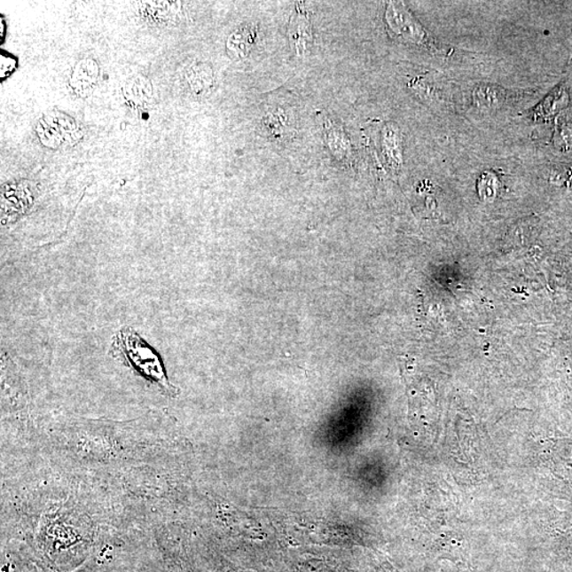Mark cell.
<instances>
[{"instance_id": "4", "label": "cell", "mask_w": 572, "mask_h": 572, "mask_svg": "<svg viewBox=\"0 0 572 572\" xmlns=\"http://www.w3.org/2000/svg\"><path fill=\"white\" fill-rule=\"evenodd\" d=\"M100 68L94 59L86 58L75 64L70 74L69 85L74 94L85 99L95 90L99 81Z\"/></svg>"}, {"instance_id": "12", "label": "cell", "mask_w": 572, "mask_h": 572, "mask_svg": "<svg viewBox=\"0 0 572 572\" xmlns=\"http://www.w3.org/2000/svg\"><path fill=\"white\" fill-rule=\"evenodd\" d=\"M482 184H487L488 188L481 191V195L482 198L483 199H490L493 198L495 192H496V188H498V184H496V178L493 176V174L490 173H484L483 176H482L481 183Z\"/></svg>"}, {"instance_id": "11", "label": "cell", "mask_w": 572, "mask_h": 572, "mask_svg": "<svg viewBox=\"0 0 572 572\" xmlns=\"http://www.w3.org/2000/svg\"><path fill=\"white\" fill-rule=\"evenodd\" d=\"M0 79H7L8 76L12 74L16 68V65H18V62H16L15 58L10 57L9 54H5L2 52V57H0Z\"/></svg>"}, {"instance_id": "13", "label": "cell", "mask_w": 572, "mask_h": 572, "mask_svg": "<svg viewBox=\"0 0 572 572\" xmlns=\"http://www.w3.org/2000/svg\"><path fill=\"white\" fill-rule=\"evenodd\" d=\"M0 40H4V34L5 35V24L4 23V19H0Z\"/></svg>"}, {"instance_id": "5", "label": "cell", "mask_w": 572, "mask_h": 572, "mask_svg": "<svg viewBox=\"0 0 572 572\" xmlns=\"http://www.w3.org/2000/svg\"><path fill=\"white\" fill-rule=\"evenodd\" d=\"M152 82L144 74H135L122 86V97L129 108L135 111L145 110L153 100Z\"/></svg>"}, {"instance_id": "10", "label": "cell", "mask_w": 572, "mask_h": 572, "mask_svg": "<svg viewBox=\"0 0 572 572\" xmlns=\"http://www.w3.org/2000/svg\"><path fill=\"white\" fill-rule=\"evenodd\" d=\"M255 31L253 29L241 28L233 32L227 41V52L233 59L247 57L250 46L255 41Z\"/></svg>"}, {"instance_id": "2", "label": "cell", "mask_w": 572, "mask_h": 572, "mask_svg": "<svg viewBox=\"0 0 572 572\" xmlns=\"http://www.w3.org/2000/svg\"><path fill=\"white\" fill-rule=\"evenodd\" d=\"M36 134L47 148L57 149L62 145H74L82 137V129L67 114L53 112L38 120Z\"/></svg>"}, {"instance_id": "1", "label": "cell", "mask_w": 572, "mask_h": 572, "mask_svg": "<svg viewBox=\"0 0 572 572\" xmlns=\"http://www.w3.org/2000/svg\"><path fill=\"white\" fill-rule=\"evenodd\" d=\"M110 354L156 385L163 395L172 397L177 396L176 387L168 381L161 357L134 329L124 326L117 332Z\"/></svg>"}, {"instance_id": "8", "label": "cell", "mask_w": 572, "mask_h": 572, "mask_svg": "<svg viewBox=\"0 0 572 572\" xmlns=\"http://www.w3.org/2000/svg\"><path fill=\"white\" fill-rule=\"evenodd\" d=\"M189 90L194 96L208 94L214 84V72L208 65L196 63L190 67L184 75Z\"/></svg>"}, {"instance_id": "14", "label": "cell", "mask_w": 572, "mask_h": 572, "mask_svg": "<svg viewBox=\"0 0 572 572\" xmlns=\"http://www.w3.org/2000/svg\"><path fill=\"white\" fill-rule=\"evenodd\" d=\"M448 572H472V571L466 568H462V566H459V568H458L457 570H449Z\"/></svg>"}, {"instance_id": "7", "label": "cell", "mask_w": 572, "mask_h": 572, "mask_svg": "<svg viewBox=\"0 0 572 572\" xmlns=\"http://www.w3.org/2000/svg\"><path fill=\"white\" fill-rule=\"evenodd\" d=\"M509 92L503 87L493 84H481L473 91V102L479 110L498 111L508 101Z\"/></svg>"}, {"instance_id": "6", "label": "cell", "mask_w": 572, "mask_h": 572, "mask_svg": "<svg viewBox=\"0 0 572 572\" xmlns=\"http://www.w3.org/2000/svg\"><path fill=\"white\" fill-rule=\"evenodd\" d=\"M181 11V3L149 2L140 3L138 13L148 23L158 26L173 25Z\"/></svg>"}, {"instance_id": "9", "label": "cell", "mask_w": 572, "mask_h": 572, "mask_svg": "<svg viewBox=\"0 0 572 572\" xmlns=\"http://www.w3.org/2000/svg\"><path fill=\"white\" fill-rule=\"evenodd\" d=\"M568 105V95L562 85L554 89L539 105L531 112L534 120L546 119L554 116Z\"/></svg>"}, {"instance_id": "3", "label": "cell", "mask_w": 572, "mask_h": 572, "mask_svg": "<svg viewBox=\"0 0 572 572\" xmlns=\"http://www.w3.org/2000/svg\"><path fill=\"white\" fill-rule=\"evenodd\" d=\"M389 28L396 37L412 43H423L427 40L422 26L401 4L391 3L386 11Z\"/></svg>"}]
</instances>
